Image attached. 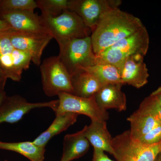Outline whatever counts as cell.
Segmentation results:
<instances>
[{
    "mask_svg": "<svg viewBox=\"0 0 161 161\" xmlns=\"http://www.w3.org/2000/svg\"><path fill=\"white\" fill-rule=\"evenodd\" d=\"M121 4V0H69L68 10L80 17L92 32L103 15Z\"/></svg>",
    "mask_w": 161,
    "mask_h": 161,
    "instance_id": "obj_10",
    "label": "cell"
},
{
    "mask_svg": "<svg viewBox=\"0 0 161 161\" xmlns=\"http://www.w3.org/2000/svg\"><path fill=\"white\" fill-rule=\"evenodd\" d=\"M155 161H161V152L158 156L157 158L156 159Z\"/></svg>",
    "mask_w": 161,
    "mask_h": 161,
    "instance_id": "obj_32",
    "label": "cell"
},
{
    "mask_svg": "<svg viewBox=\"0 0 161 161\" xmlns=\"http://www.w3.org/2000/svg\"><path fill=\"white\" fill-rule=\"evenodd\" d=\"M113 156L117 161H155L161 152V142L146 145L135 139L130 130L112 139Z\"/></svg>",
    "mask_w": 161,
    "mask_h": 161,
    "instance_id": "obj_5",
    "label": "cell"
},
{
    "mask_svg": "<svg viewBox=\"0 0 161 161\" xmlns=\"http://www.w3.org/2000/svg\"><path fill=\"white\" fill-rule=\"evenodd\" d=\"M41 17L59 45L74 39L91 36L92 35V31L74 12L66 10L54 18Z\"/></svg>",
    "mask_w": 161,
    "mask_h": 161,
    "instance_id": "obj_4",
    "label": "cell"
},
{
    "mask_svg": "<svg viewBox=\"0 0 161 161\" xmlns=\"http://www.w3.org/2000/svg\"><path fill=\"white\" fill-rule=\"evenodd\" d=\"M0 149L20 153L30 161H43L45 147H39L33 142H6L0 141Z\"/></svg>",
    "mask_w": 161,
    "mask_h": 161,
    "instance_id": "obj_20",
    "label": "cell"
},
{
    "mask_svg": "<svg viewBox=\"0 0 161 161\" xmlns=\"http://www.w3.org/2000/svg\"><path fill=\"white\" fill-rule=\"evenodd\" d=\"M82 130L85 136L94 148L114 155L112 146L113 138L107 128L106 121H92L89 125H86Z\"/></svg>",
    "mask_w": 161,
    "mask_h": 161,
    "instance_id": "obj_16",
    "label": "cell"
},
{
    "mask_svg": "<svg viewBox=\"0 0 161 161\" xmlns=\"http://www.w3.org/2000/svg\"><path fill=\"white\" fill-rule=\"evenodd\" d=\"M58 96L59 104L54 111L56 115L65 113L81 114L89 117L92 121H106L109 118L108 112L98 106L95 96L85 98L65 92Z\"/></svg>",
    "mask_w": 161,
    "mask_h": 161,
    "instance_id": "obj_8",
    "label": "cell"
},
{
    "mask_svg": "<svg viewBox=\"0 0 161 161\" xmlns=\"http://www.w3.org/2000/svg\"><path fill=\"white\" fill-rule=\"evenodd\" d=\"M0 2H1V0H0Z\"/></svg>",
    "mask_w": 161,
    "mask_h": 161,
    "instance_id": "obj_34",
    "label": "cell"
},
{
    "mask_svg": "<svg viewBox=\"0 0 161 161\" xmlns=\"http://www.w3.org/2000/svg\"><path fill=\"white\" fill-rule=\"evenodd\" d=\"M93 161H114L110 159L103 150L94 148Z\"/></svg>",
    "mask_w": 161,
    "mask_h": 161,
    "instance_id": "obj_26",
    "label": "cell"
},
{
    "mask_svg": "<svg viewBox=\"0 0 161 161\" xmlns=\"http://www.w3.org/2000/svg\"><path fill=\"white\" fill-rule=\"evenodd\" d=\"M83 70L89 72L98 78L104 85L108 84L121 83L120 71L118 68L108 64H97Z\"/></svg>",
    "mask_w": 161,
    "mask_h": 161,
    "instance_id": "obj_21",
    "label": "cell"
},
{
    "mask_svg": "<svg viewBox=\"0 0 161 161\" xmlns=\"http://www.w3.org/2000/svg\"><path fill=\"white\" fill-rule=\"evenodd\" d=\"M144 58L142 56H135L125 60L119 69L124 85L139 89L148 83L149 74Z\"/></svg>",
    "mask_w": 161,
    "mask_h": 161,
    "instance_id": "obj_13",
    "label": "cell"
},
{
    "mask_svg": "<svg viewBox=\"0 0 161 161\" xmlns=\"http://www.w3.org/2000/svg\"><path fill=\"white\" fill-rule=\"evenodd\" d=\"M37 8L34 0H1L0 12L34 11Z\"/></svg>",
    "mask_w": 161,
    "mask_h": 161,
    "instance_id": "obj_23",
    "label": "cell"
},
{
    "mask_svg": "<svg viewBox=\"0 0 161 161\" xmlns=\"http://www.w3.org/2000/svg\"><path fill=\"white\" fill-rule=\"evenodd\" d=\"M9 30L0 31V67L6 79L20 81L23 71L29 69L31 58L13 46Z\"/></svg>",
    "mask_w": 161,
    "mask_h": 161,
    "instance_id": "obj_7",
    "label": "cell"
},
{
    "mask_svg": "<svg viewBox=\"0 0 161 161\" xmlns=\"http://www.w3.org/2000/svg\"><path fill=\"white\" fill-rule=\"evenodd\" d=\"M8 96L6 95V92L4 90L0 91V106L3 104Z\"/></svg>",
    "mask_w": 161,
    "mask_h": 161,
    "instance_id": "obj_29",
    "label": "cell"
},
{
    "mask_svg": "<svg viewBox=\"0 0 161 161\" xmlns=\"http://www.w3.org/2000/svg\"><path fill=\"white\" fill-rule=\"evenodd\" d=\"M142 103L143 104L161 123V107L157 101L150 95L145 98Z\"/></svg>",
    "mask_w": 161,
    "mask_h": 161,
    "instance_id": "obj_25",
    "label": "cell"
},
{
    "mask_svg": "<svg viewBox=\"0 0 161 161\" xmlns=\"http://www.w3.org/2000/svg\"><path fill=\"white\" fill-rule=\"evenodd\" d=\"M7 161V160H5V161Z\"/></svg>",
    "mask_w": 161,
    "mask_h": 161,
    "instance_id": "obj_33",
    "label": "cell"
},
{
    "mask_svg": "<svg viewBox=\"0 0 161 161\" xmlns=\"http://www.w3.org/2000/svg\"><path fill=\"white\" fill-rule=\"evenodd\" d=\"M127 120L131 126V135L138 141L161 125L159 120L142 103L138 109L127 118Z\"/></svg>",
    "mask_w": 161,
    "mask_h": 161,
    "instance_id": "obj_15",
    "label": "cell"
},
{
    "mask_svg": "<svg viewBox=\"0 0 161 161\" xmlns=\"http://www.w3.org/2000/svg\"><path fill=\"white\" fill-rule=\"evenodd\" d=\"M73 95L85 98L94 97L104 85L89 72L82 70L71 77Z\"/></svg>",
    "mask_w": 161,
    "mask_h": 161,
    "instance_id": "obj_17",
    "label": "cell"
},
{
    "mask_svg": "<svg viewBox=\"0 0 161 161\" xmlns=\"http://www.w3.org/2000/svg\"><path fill=\"white\" fill-rule=\"evenodd\" d=\"M149 33L144 26L96 56L97 64H112L119 70L127 58L135 56L145 57L149 49Z\"/></svg>",
    "mask_w": 161,
    "mask_h": 161,
    "instance_id": "obj_2",
    "label": "cell"
},
{
    "mask_svg": "<svg viewBox=\"0 0 161 161\" xmlns=\"http://www.w3.org/2000/svg\"><path fill=\"white\" fill-rule=\"evenodd\" d=\"M90 142L83 130L64 136L63 150L60 161H72L81 157L89 150Z\"/></svg>",
    "mask_w": 161,
    "mask_h": 161,
    "instance_id": "obj_18",
    "label": "cell"
},
{
    "mask_svg": "<svg viewBox=\"0 0 161 161\" xmlns=\"http://www.w3.org/2000/svg\"><path fill=\"white\" fill-rule=\"evenodd\" d=\"M0 78H5V77H4V74H3V70H2L1 67H0Z\"/></svg>",
    "mask_w": 161,
    "mask_h": 161,
    "instance_id": "obj_31",
    "label": "cell"
},
{
    "mask_svg": "<svg viewBox=\"0 0 161 161\" xmlns=\"http://www.w3.org/2000/svg\"><path fill=\"white\" fill-rule=\"evenodd\" d=\"M59 100L45 102L31 103L19 95L7 97L0 106V124L3 122L14 124L18 122L30 111L35 108H49L55 111Z\"/></svg>",
    "mask_w": 161,
    "mask_h": 161,
    "instance_id": "obj_11",
    "label": "cell"
},
{
    "mask_svg": "<svg viewBox=\"0 0 161 161\" xmlns=\"http://www.w3.org/2000/svg\"><path fill=\"white\" fill-rule=\"evenodd\" d=\"M11 28V26L7 22L4 20L0 19V31L7 30Z\"/></svg>",
    "mask_w": 161,
    "mask_h": 161,
    "instance_id": "obj_28",
    "label": "cell"
},
{
    "mask_svg": "<svg viewBox=\"0 0 161 161\" xmlns=\"http://www.w3.org/2000/svg\"><path fill=\"white\" fill-rule=\"evenodd\" d=\"M59 46L58 57L71 77L97 64L91 36L71 40Z\"/></svg>",
    "mask_w": 161,
    "mask_h": 161,
    "instance_id": "obj_3",
    "label": "cell"
},
{
    "mask_svg": "<svg viewBox=\"0 0 161 161\" xmlns=\"http://www.w3.org/2000/svg\"><path fill=\"white\" fill-rule=\"evenodd\" d=\"M144 26L140 19L119 8L107 12L103 15L91 36L95 56Z\"/></svg>",
    "mask_w": 161,
    "mask_h": 161,
    "instance_id": "obj_1",
    "label": "cell"
},
{
    "mask_svg": "<svg viewBox=\"0 0 161 161\" xmlns=\"http://www.w3.org/2000/svg\"><path fill=\"white\" fill-rule=\"evenodd\" d=\"M9 35L13 46L29 55L32 62L39 66L43 50L53 38L50 33L22 31L12 28L9 30Z\"/></svg>",
    "mask_w": 161,
    "mask_h": 161,
    "instance_id": "obj_9",
    "label": "cell"
},
{
    "mask_svg": "<svg viewBox=\"0 0 161 161\" xmlns=\"http://www.w3.org/2000/svg\"><path fill=\"white\" fill-rule=\"evenodd\" d=\"M78 114L65 113L56 115L47 130L40 134L33 142L39 147H45L48 142L55 136L64 132L77 121Z\"/></svg>",
    "mask_w": 161,
    "mask_h": 161,
    "instance_id": "obj_19",
    "label": "cell"
},
{
    "mask_svg": "<svg viewBox=\"0 0 161 161\" xmlns=\"http://www.w3.org/2000/svg\"><path fill=\"white\" fill-rule=\"evenodd\" d=\"M157 101L161 107V86L150 95Z\"/></svg>",
    "mask_w": 161,
    "mask_h": 161,
    "instance_id": "obj_27",
    "label": "cell"
},
{
    "mask_svg": "<svg viewBox=\"0 0 161 161\" xmlns=\"http://www.w3.org/2000/svg\"><path fill=\"white\" fill-rule=\"evenodd\" d=\"M138 141L146 145H152L161 142V125L156 127Z\"/></svg>",
    "mask_w": 161,
    "mask_h": 161,
    "instance_id": "obj_24",
    "label": "cell"
},
{
    "mask_svg": "<svg viewBox=\"0 0 161 161\" xmlns=\"http://www.w3.org/2000/svg\"><path fill=\"white\" fill-rule=\"evenodd\" d=\"M36 3L41 16L54 18L68 10L69 0H37Z\"/></svg>",
    "mask_w": 161,
    "mask_h": 161,
    "instance_id": "obj_22",
    "label": "cell"
},
{
    "mask_svg": "<svg viewBox=\"0 0 161 161\" xmlns=\"http://www.w3.org/2000/svg\"><path fill=\"white\" fill-rule=\"evenodd\" d=\"M121 83L108 84L102 87L95 95L98 106L105 111L114 109L119 112L126 110L127 99L122 91Z\"/></svg>",
    "mask_w": 161,
    "mask_h": 161,
    "instance_id": "obj_14",
    "label": "cell"
},
{
    "mask_svg": "<svg viewBox=\"0 0 161 161\" xmlns=\"http://www.w3.org/2000/svg\"><path fill=\"white\" fill-rule=\"evenodd\" d=\"M7 79L6 78H0V91L4 90Z\"/></svg>",
    "mask_w": 161,
    "mask_h": 161,
    "instance_id": "obj_30",
    "label": "cell"
},
{
    "mask_svg": "<svg viewBox=\"0 0 161 161\" xmlns=\"http://www.w3.org/2000/svg\"><path fill=\"white\" fill-rule=\"evenodd\" d=\"M40 68L43 89L47 96H58L62 92L73 94L71 77L58 56L44 59Z\"/></svg>",
    "mask_w": 161,
    "mask_h": 161,
    "instance_id": "obj_6",
    "label": "cell"
},
{
    "mask_svg": "<svg viewBox=\"0 0 161 161\" xmlns=\"http://www.w3.org/2000/svg\"><path fill=\"white\" fill-rule=\"evenodd\" d=\"M0 19L6 21L16 30L50 34L41 16L34 11L0 12Z\"/></svg>",
    "mask_w": 161,
    "mask_h": 161,
    "instance_id": "obj_12",
    "label": "cell"
}]
</instances>
